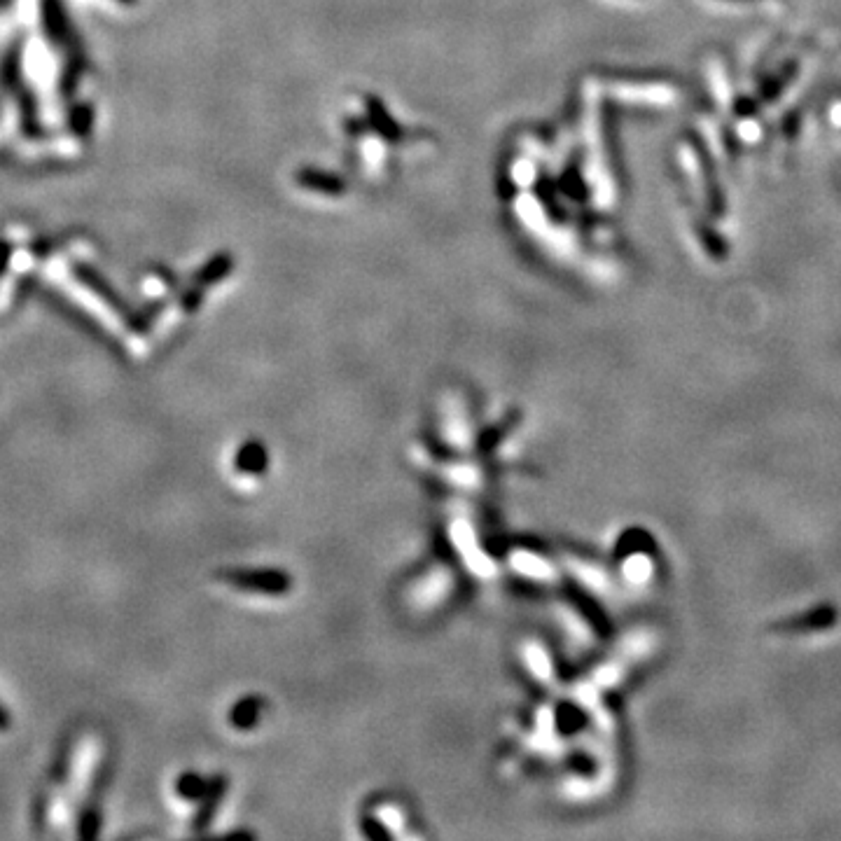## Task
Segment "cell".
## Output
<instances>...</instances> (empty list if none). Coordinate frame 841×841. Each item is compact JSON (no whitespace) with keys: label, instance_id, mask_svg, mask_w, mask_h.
Segmentation results:
<instances>
[{"label":"cell","instance_id":"obj_1","mask_svg":"<svg viewBox=\"0 0 841 841\" xmlns=\"http://www.w3.org/2000/svg\"><path fill=\"white\" fill-rule=\"evenodd\" d=\"M454 592V575L444 564L428 566L407 589V601L416 610H435Z\"/></svg>","mask_w":841,"mask_h":841},{"label":"cell","instance_id":"obj_2","mask_svg":"<svg viewBox=\"0 0 841 841\" xmlns=\"http://www.w3.org/2000/svg\"><path fill=\"white\" fill-rule=\"evenodd\" d=\"M440 433L444 442L454 451H470L475 442V430H472L470 414L465 412L461 400H447L440 412Z\"/></svg>","mask_w":841,"mask_h":841},{"label":"cell","instance_id":"obj_3","mask_svg":"<svg viewBox=\"0 0 841 841\" xmlns=\"http://www.w3.org/2000/svg\"><path fill=\"white\" fill-rule=\"evenodd\" d=\"M227 587H232L239 594H262V596H278L288 589V578L276 571H236L225 573Z\"/></svg>","mask_w":841,"mask_h":841},{"label":"cell","instance_id":"obj_4","mask_svg":"<svg viewBox=\"0 0 841 841\" xmlns=\"http://www.w3.org/2000/svg\"><path fill=\"white\" fill-rule=\"evenodd\" d=\"M232 472L236 482L243 484L241 489L260 482V477H264V472H267V454H264V447H260V444H243L234 458Z\"/></svg>","mask_w":841,"mask_h":841},{"label":"cell","instance_id":"obj_5","mask_svg":"<svg viewBox=\"0 0 841 841\" xmlns=\"http://www.w3.org/2000/svg\"><path fill=\"white\" fill-rule=\"evenodd\" d=\"M10 727V715L5 711V706L0 704V732H5V729Z\"/></svg>","mask_w":841,"mask_h":841},{"label":"cell","instance_id":"obj_6","mask_svg":"<svg viewBox=\"0 0 841 841\" xmlns=\"http://www.w3.org/2000/svg\"><path fill=\"white\" fill-rule=\"evenodd\" d=\"M734 3H764V0H734Z\"/></svg>","mask_w":841,"mask_h":841}]
</instances>
